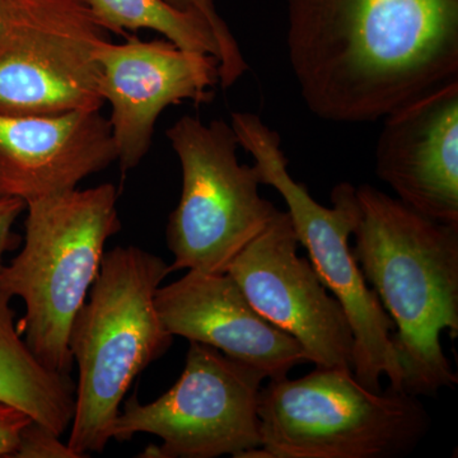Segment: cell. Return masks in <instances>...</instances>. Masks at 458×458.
<instances>
[{"label":"cell","mask_w":458,"mask_h":458,"mask_svg":"<svg viewBox=\"0 0 458 458\" xmlns=\"http://www.w3.org/2000/svg\"><path fill=\"white\" fill-rule=\"evenodd\" d=\"M301 98L334 123H370L458 78V0H286Z\"/></svg>","instance_id":"6da1fadb"},{"label":"cell","mask_w":458,"mask_h":458,"mask_svg":"<svg viewBox=\"0 0 458 458\" xmlns=\"http://www.w3.org/2000/svg\"><path fill=\"white\" fill-rule=\"evenodd\" d=\"M355 261L394 327L403 391L437 396L458 382L441 335H458V225L428 218L370 185L355 188Z\"/></svg>","instance_id":"7a4b0ae2"},{"label":"cell","mask_w":458,"mask_h":458,"mask_svg":"<svg viewBox=\"0 0 458 458\" xmlns=\"http://www.w3.org/2000/svg\"><path fill=\"white\" fill-rule=\"evenodd\" d=\"M170 274L164 259L140 247L105 251L98 278L69 333L80 378L66 443L81 458L105 451L132 382L171 346L174 336L155 302Z\"/></svg>","instance_id":"3957f363"},{"label":"cell","mask_w":458,"mask_h":458,"mask_svg":"<svg viewBox=\"0 0 458 458\" xmlns=\"http://www.w3.org/2000/svg\"><path fill=\"white\" fill-rule=\"evenodd\" d=\"M114 183L69 190L27 203L20 254L0 269V292L20 297L25 318L17 324L44 366L69 375V333L98 278L105 245L122 229Z\"/></svg>","instance_id":"277c9868"},{"label":"cell","mask_w":458,"mask_h":458,"mask_svg":"<svg viewBox=\"0 0 458 458\" xmlns=\"http://www.w3.org/2000/svg\"><path fill=\"white\" fill-rule=\"evenodd\" d=\"M260 447L242 458H396L430 429L419 397L370 391L352 369L269 379L259 397Z\"/></svg>","instance_id":"5b68a950"},{"label":"cell","mask_w":458,"mask_h":458,"mask_svg":"<svg viewBox=\"0 0 458 458\" xmlns=\"http://www.w3.org/2000/svg\"><path fill=\"white\" fill-rule=\"evenodd\" d=\"M231 126L238 144L255 159L262 185L284 199L298 241L307 250L313 269L327 291L342 303L352 335V373L364 387L379 393L381 381L403 391V370L393 342L396 327L378 295L369 288L352 255L349 240L358 219L354 186L342 182L331 192L333 207L318 204L303 183L288 171L280 135L251 113H233Z\"/></svg>","instance_id":"8992f818"},{"label":"cell","mask_w":458,"mask_h":458,"mask_svg":"<svg viewBox=\"0 0 458 458\" xmlns=\"http://www.w3.org/2000/svg\"><path fill=\"white\" fill-rule=\"evenodd\" d=\"M182 171L179 204L168 218L170 271L227 273L234 258L279 210L260 195L254 165H241L231 123L180 117L165 131Z\"/></svg>","instance_id":"52a82bcc"},{"label":"cell","mask_w":458,"mask_h":458,"mask_svg":"<svg viewBox=\"0 0 458 458\" xmlns=\"http://www.w3.org/2000/svg\"><path fill=\"white\" fill-rule=\"evenodd\" d=\"M0 114L101 110L98 45L110 38L86 0H0Z\"/></svg>","instance_id":"ba28073f"},{"label":"cell","mask_w":458,"mask_h":458,"mask_svg":"<svg viewBox=\"0 0 458 458\" xmlns=\"http://www.w3.org/2000/svg\"><path fill=\"white\" fill-rule=\"evenodd\" d=\"M267 377L218 349L190 342L185 369L176 384L152 403L138 394L123 403L111 438L131 441L135 434L158 437L141 457L242 458L260 447L259 397Z\"/></svg>","instance_id":"9c48e42d"},{"label":"cell","mask_w":458,"mask_h":458,"mask_svg":"<svg viewBox=\"0 0 458 458\" xmlns=\"http://www.w3.org/2000/svg\"><path fill=\"white\" fill-rule=\"evenodd\" d=\"M300 245L288 212L234 258L227 273L262 318L302 345L309 363L352 370L354 335L344 307L318 278Z\"/></svg>","instance_id":"30bf717a"},{"label":"cell","mask_w":458,"mask_h":458,"mask_svg":"<svg viewBox=\"0 0 458 458\" xmlns=\"http://www.w3.org/2000/svg\"><path fill=\"white\" fill-rule=\"evenodd\" d=\"M101 95L123 174L149 152L156 123L165 108L185 101L210 104L219 84V63L210 54L181 49L167 38L98 45Z\"/></svg>","instance_id":"8fae6325"},{"label":"cell","mask_w":458,"mask_h":458,"mask_svg":"<svg viewBox=\"0 0 458 458\" xmlns=\"http://www.w3.org/2000/svg\"><path fill=\"white\" fill-rule=\"evenodd\" d=\"M376 172L411 209L458 225V78L386 114Z\"/></svg>","instance_id":"7c38bea8"},{"label":"cell","mask_w":458,"mask_h":458,"mask_svg":"<svg viewBox=\"0 0 458 458\" xmlns=\"http://www.w3.org/2000/svg\"><path fill=\"white\" fill-rule=\"evenodd\" d=\"M155 302L172 336L213 346L267 379L283 378L309 363L302 345L262 318L228 273L188 270L176 282L159 286Z\"/></svg>","instance_id":"4fadbf2b"},{"label":"cell","mask_w":458,"mask_h":458,"mask_svg":"<svg viewBox=\"0 0 458 458\" xmlns=\"http://www.w3.org/2000/svg\"><path fill=\"white\" fill-rule=\"evenodd\" d=\"M116 161L110 123L99 110L0 114V200L27 205L62 194Z\"/></svg>","instance_id":"5bb4252c"},{"label":"cell","mask_w":458,"mask_h":458,"mask_svg":"<svg viewBox=\"0 0 458 458\" xmlns=\"http://www.w3.org/2000/svg\"><path fill=\"white\" fill-rule=\"evenodd\" d=\"M9 303L0 292V403L62 437L73 420L75 386L69 375L47 369L33 354Z\"/></svg>","instance_id":"9a60e30c"},{"label":"cell","mask_w":458,"mask_h":458,"mask_svg":"<svg viewBox=\"0 0 458 458\" xmlns=\"http://www.w3.org/2000/svg\"><path fill=\"white\" fill-rule=\"evenodd\" d=\"M111 33L152 30L183 50L210 54L218 59V44L208 21L194 11H182L165 0H86Z\"/></svg>","instance_id":"2e32d148"},{"label":"cell","mask_w":458,"mask_h":458,"mask_svg":"<svg viewBox=\"0 0 458 458\" xmlns=\"http://www.w3.org/2000/svg\"><path fill=\"white\" fill-rule=\"evenodd\" d=\"M165 2L182 11L198 12L208 21L218 44L219 86L223 89H231L245 74L249 65L227 23L216 12L214 0H165Z\"/></svg>","instance_id":"e0dca14e"},{"label":"cell","mask_w":458,"mask_h":458,"mask_svg":"<svg viewBox=\"0 0 458 458\" xmlns=\"http://www.w3.org/2000/svg\"><path fill=\"white\" fill-rule=\"evenodd\" d=\"M13 458H81L68 443L60 441V436L49 428L30 421L22 434Z\"/></svg>","instance_id":"ac0fdd59"},{"label":"cell","mask_w":458,"mask_h":458,"mask_svg":"<svg viewBox=\"0 0 458 458\" xmlns=\"http://www.w3.org/2000/svg\"><path fill=\"white\" fill-rule=\"evenodd\" d=\"M32 419L13 406L0 403V458L12 457L21 434Z\"/></svg>","instance_id":"d6986e66"},{"label":"cell","mask_w":458,"mask_h":458,"mask_svg":"<svg viewBox=\"0 0 458 458\" xmlns=\"http://www.w3.org/2000/svg\"><path fill=\"white\" fill-rule=\"evenodd\" d=\"M26 208L25 201L20 199L0 200V269L4 265V255L20 245L21 237L13 231V225Z\"/></svg>","instance_id":"ffe728a7"},{"label":"cell","mask_w":458,"mask_h":458,"mask_svg":"<svg viewBox=\"0 0 458 458\" xmlns=\"http://www.w3.org/2000/svg\"><path fill=\"white\" fill-rule=\"evenodd\" d=\"M0 27H2V25H0Z\"/></svg>","instance_id":"44dd1931"}]
</instances>
